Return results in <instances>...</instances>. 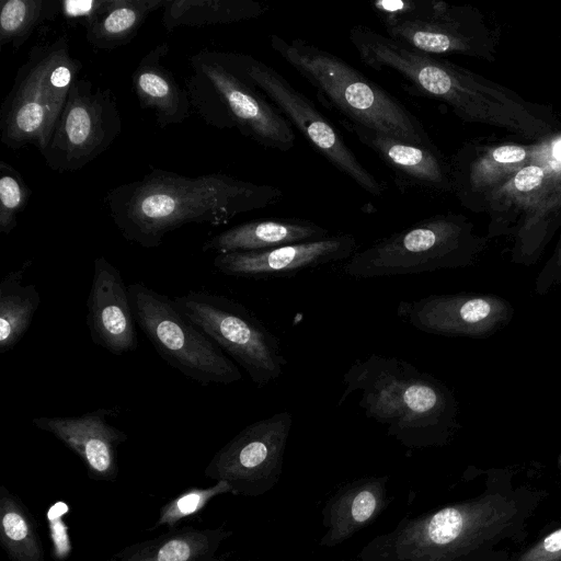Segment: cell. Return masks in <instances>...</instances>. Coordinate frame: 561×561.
<instances>
[{"mask_svg":"<svg viewBox=\"0 0 561 561\" xmlns=\"http://www.w3.org/2000/svg\"><path fill=\"white\" fill-rule=\"evenodd\" d=\"M283 194L274 185L224 173L186 176L154 169L110 190L104 203L125 240L154 249L185 225L222 226L240 214L275 205Z\"/></svg>","mask_w":561,"mask_h":561,"instance_id":"cell-1","label":"cell"},{"mask_svg":"<svg viewBox=\"0 0 561 561\" xmlns=\"http://www.w3.org/2000/svg\"><path fill=\"white\" fill-rule=\"evenodd\" d=\"M341 407L352 393L365 415L409 448L446 445L459 428L458 402L433 375L396 356L369 354L343 375Z\"/></svg>","mask_w":561,"mask_h":561,"instance_id":"cell-2","label":"cell"},{"mask_svg":"<svg viewBox=\"0 0 561 561\" xmlns=\"http://www.w3.org/2000/svg\"><path fill=\"white\" fill-rule=\"evenodd\" d=\"M516 503L502 494L482 495L413 518L370 540L358 561H470L517 516Z\"/></svg>","mask_w":561,"mask_h":561,"instance_id":"cell-3","label":"cell"},{"mask_svg":"<svg viewBox=\"0 0 561 561\" xmlns=\"http://www.w3.org/2000/svg\"><path fill=\"white\" fill-rule=\"evenodd\" d=\"M270 44L341 117L403 141L435 147L421 121L403 103L344 59L301 38L272 34Z\"/></svg>","mask_w":561,"mask_h":561,"instance_id":"cell-4","label":"cell"},{"mask_svg":"<svg viewBox=\"0 0 561 561\" xmlns=\"http://www.w3.org/2000/svg\"><path fill=\"white\" fill-rule=\"evenodd\" d=\"M192 107L209 126L238 129L264 148L289 151L296 134L288 119L247 75L241 53L205 49L190 59Z\"/></svg>","mask_w":561,"mask_h":561,"instance_id":"cell-5","label":"cell"},{"mask_svg":"<svg viewBox=\"0 0 561 561\" xmlns=\"http://www.w3.org/2000/svg\"><path fill=\"white\" fill-rule=\"evenodd\" d=\"M82 64L66 37L34 45L0 108V140L12 150L47 147Z\"/></svg>","mask_w":561,"mask_h":561,"instance_id":"cell-6","label":"cell"},{"mask_svg":"<svg viewBox=\"0 0 561 561\" xmlns=\"http://www.w3.org/2000/svg\"><path fill=\"white\" fill-rule=\"evenodd\" d=\"M483 247L465 219L436 215L356 251L343 270L355 278H375L468 267Z\"/></svg>","mask_w":561,"mask_h":561,"instance_id":"cell-7","label":"cell"},{"mask_svg":"<svg viewBox=\"0 0 561 561\" xmlns=\"http://www.w3.org/2000/svg\"><path fill=\"white\" fill-rule=\"evenodd\" d=\"M136 323L159 356L190 379L208 386L241 380L239 367L176 308L144 283L128 285Z\"/></svg>","mask_w":561,"mask_h":561,"instance_id":"cell-8","label":"cell"},{"mask_svg":"<svg viewBox=\"0 0 561 561\" xmlns=\"http://www.w3.org/2000/svg\"><path fill=\"white\" fill-rule=\"evenodd\" d=\"M180 312L263 387L283 374L279 339L244 305L227 296L188 291L176 296Z\"/></svg>","mask_w":561,"mask_h":561,"instance_id":"cell-9","label":"cell"},{"mask_svg":"<svg viewBox=\"0 0 561 561\" xmlns=\"http://www.w3.org/2000/svg\"><path fill=\"white\" fill-rule=\"evenodd\" d=\"M348 37L367 67L400 75L415 92L446 102L462 118L481 116L480 87L468 71L366 25L353 26Z\"/></svg>","mask_w":561,"mask_h":561,"instance_id":"cell-10","label":"cell"},{"mask_svg":"<svg viewBox=\"0 0 561 561\" xmlns=\"http://www.w3.org/2000/svg\"><path fill=\"white\" fill-rule=\"evenodd\" d=\"M123 123L114 94L77 78L67 96L49 142L42 153L46 165L56 172L82 169L116 140Z\"/></svg>","mask_w":561,"mask_h":561,"instance_id":"cell-11","label":"cell"},{"mask_svg":"<svg viewBox=\"0 0 561 561\" xmlns=\"http://www.w3.org/2000/svg\"><path fill=\"white\" fill-rule=\"evenodd\" d=\"M241 60L249 78L314 150L368 194L378 197L385 193L386 184L359 162L340 131L310 99L263 61L242 53Z\"/></svg>","mask_w":561,"mask_h":561,"instance_id":"cell-12","label":"cell"},{"mask_svg":"<svg viewBox=\"0 0 561 561\" xmlns=\"http://www.w3.org/2000/svg\"><path fill=\"white\" fill-rule=\"evenodd\" d=\"M293 426L288 411L247 425L211 458L204 474L226 481L234 495L259 496L278 482Z\"/></svg>","mask_w":561,"mask_h":561,"instance_id":"cell-13","label":"cell"},{"mask_svg":"<svg viewBox=\"0 0 561 561\" xmlns=\"http://www.w3.org/2000/svg\"><path fill=\"white\" fill-rule=\"evenodd\" d=\"M510 301L494 294H431L401 300L397 314L414 329L448 337L488 339L513 319Z\"/></svg>","mask_w":561,"mask_h":561,"instance_id":"cell-14","label":"cell"},{"mask_svg":"<svg viewBox=\"0 0 561 561\" xmlns=\"http://www.w3.org/2000/svg\"><path fill=\"white\" fill-rule=\"evenodd\" d=\"M356 251V238L351 233H339L316 241L267 250L216 254L214 266L220 273L232 277L280 278L328 263L347 260Z\"/></svg>","mask_w":561,"mask_h":561,"instance_id":"cell-15","label":"cell"},{"mask_svg":"<svg viewBox=\"0 0 561 561\" xmlns=\"http://www.w3.org/2000/svg\"><path fill=\"white\" fill-rule=\"evenodd\" d=\"M87 327L92 342L113 355L137 348L136 320L119 270L104 256L93 261V277L87 299Z\"/></svg>","mask_w":561,"mask_h":561,"instance_id":"cell-16","label":"cell"},{"mask_svg":"<svg viewBox=\"0 0 561 561\" xmlns=\"http://www.w3.org/2000/svg\"><path fill=\"white\" fill-rule=\"evenodd\" d=\"M116 414L115 409L99 408L77 416H38L32 423L72 450L92 480L112 482L118 476V446L128 438L107 422Z\"/></svg>","mask_w":561,"mask_h":561,"instance_id":"cell-17","label":"cell"},{"mask_svg":"<svg viewBox=\"0 0 561 561\" xmlns=\"http://www.w3.org/2000/svg\"><path fill=\"white\" fill-rule=\"evenodd\" d=\"M339 122L380 158L402 190L444 192L453 186L451 173L435 147L403 141L343 117H340Z\"/></svg>","mask_w":561,"mask_h":561,"instance_id":"cell-18","label":"cell"},{"mask_svg":"<svg viewBox=\"0 0 561 561\" xmlns=\"http://www.w3.org/2000/svg\"><path fill=\"white\" fill-rule=\"evenodd\" d=\"M388 477H368L340 488L322 510V547H335L371 524L386 508Z\"/></svg>","mask_w":561,"mask_h":561,"instance_id":"cell-19","label":"cell"},{"mask_svg":"<svg viewBox=\"0 0 561 561\" xmlns=\"http://www.w3.org/2000/svg\"><path fill=\"white\" fill-rule=\"evenodd\" d=\"M330 236V230L311 220L293 217L264 218L233 226L209 238L204 252L260 251L287 244L316 241Z\"/></svg>","mask_w":561,"mask_h":561,"instance_id":"cell-20","label":"cell"},{"mask_svg":"<svg viewBox=\"0 0 561 561\" xmlns=\"http://www.w3.org/2000/svg\"><path fill=\"white\" fill-rule=\"evenodd\" d=\"M169 50L168 43L157 45L140 59L131 75L139 105L153 112L160 128L183 123L192 108L186 89L162 66Z\"/></svg>","mask_w":561,"mask_h":561,"instance_id":"cell-21","label":"cell"},{"mask_svg":"<svg viewBox=\"0 0 561 561\" xmlns=\"http://www.w3.org/2000/svg\"><path fill=\"white\" fill-rule=\"evenodd\" d=\"M232 535L225 527H181L125 547L106 561H224L222 542Z\"/></svg>","mask_w":561,"mask_h":561,"instance_id":"cell-22","label":"cell"},{"mask_svg":"<svg viewBox=\"0 0 561 561\" xmlns=\"http://www.w3.org/2000/svg\"><path fill=\"white\" fill-rule=\"evenodd\" d=\"M162 10V24L171 32L257 19L270 9L254 0H167Z\"/></svg>","mask_w":561,"mask_h":561,"instance_id":"cell-23","label":"cell"},{"mask_svg":"<svg viewBox=\"0 0 561 561\" xmlns=\"http://www.w3.org/2000/svg\"><path fill=\"white\" fill-rule=\"evenodd\" d=\"M32 264L25 261L20 268L9 272L0 283V354L16 346L27 332L41 305V295L34 284H23L24 273Z\"/></svg>","mask_w":561,"mask_h":561,"instance_id":"cell-24","label":"cell"},{"mask_svg":"<svg viewBox=\"0 0 561 561\" xmlns=\"http://www.w3.org/2000/svg\"><path fill=\"white\" fill-rule=\"evenodd\" d=\"M167 0H112L108 10L85 31L95 49L111 50L131 42L147 16L163 9Z\"/></svg>","mask_w":561,"mask_h":561,"instance_id":"cell-25","label":"cell"},{"mask_svg":"<svg viewBox=\"0 0 561 561\" xmlns=\"http://www.w3.org/2000/svg\"><path fill=\"white\" fill-rule=\"evenodd\" d=\"M0 541L11 561H45L36 519L4 486H0Z\"/></svg>","mask_w":561,"mask_h":561,"instance_id":"cell-26","label":"cell"},{"mask_svg":"<svg viewBox=\"0 0 561 561\" xmlns=\"http://www.w3.org/2000/svg\"><path fill=\"white\" fill-rule=\"evenodd\" d=\"M60 14V0H4L0 9V46L21 47L35 28Z\"/></svg>","mask_w":561,"mask_h":561,"instance_id":"cell-27","label":"cell"},{"mask_svg":"<svg viewBox=\"0 0 561 561\" xmlns=\"http://www.w3.org/2000/svg\"><path fill=\"white\" fill-rule=\"evenodd\" d=\"M225 493H231V488L222 480L209 488L186 489L160 508L154 527L174 529L181 520L201 513L214 497Z\"/></svg>","mask_w":561,"mask_h":561,"instance_id":"cell-28","label":"cell"},{"mask_svg":"<svg viewBox=\"0 0 561 561\" xmlns=\"http://www.w3.org/2000/svg\"><path fill=\"white\" fill-rule=\"evenodd\" d=\"M31 190L22 175L5 161H0V232L11 233L18 216L28 204Z\"/></svg>","mask_w":561,"mask_h":561,"instance_id":"cell-29","label":"cell"},{"mask_svg":"<svg viewBox=\"0 0 561 561\" xmlns=\"http://www.w3.org/2000/svg\"><path fill=\"white\" fill-rule=\"evenodd\" d=\"M112 0H60V15L69 24L85 28L94 24L108 10Z\"/></svg>","mask_w":561,"mask_h":561,"instance_id":"cell-30","label":"cell"},{"mask_svg":"<svg viewBox=\"0 0 561 561\" xmlns=\"http://www.w3.org/2000/svg\"><path fill=\"white\" fill-rule=\"evenodd\" d=\"M68 512V506L58 502L48 511L49 530L51 542L54 543V554L64 560L71 551V545L68 537L67 526L62 522L64 513ZM51 543V545H53Z\"/></svg>","mask_w":561,"mask_h":561,"instance_id":"cell-31","label":"cell"},{"mask_svg":"<svg viewBox=\"0 0 561 561\" xmlns=\"http://www.w3.org/2000/svg\"><path fill=\"white\" fill-rule=\"evenodd\" d=\"M518 561H561V527L526 550Z\"/></svg>","mask_w":561,"mask_h":561,"instance_id":"cell-32","label":"cell"},{"mask_svg":"<svg viewBox=\"0 0 561 561\" xmlns=\"http://www.w3.org/2000/svg\"><path fill=\"white\" fill-rule=\"evenodd\" d=\"M542 179L543 171L540 167L528 165L516 173L513 184L519 192H530L541 184Z\"/></svg>","mask_w":561,"mask_h":561,"instance_id":"cell-33","label":"cell"},{"mask_svg":"<svg viewBox=\"0 0 561 561\" xmlns=\"http://www.w3.org/2000/svg\"><path fill=\"white\" fill-rule=\"evenodd\" d=\"M492 159L497 163H517L526 158V151L518 146H502L492 151Z\"/></svg>","mask_w":561,"mask_h":561,"instance_id":"cell-34","label":"cell"},{"mask_svg":"<svg viewBox=\"0 0 561 561\" xmlns=\"http://www.w3.org/2000/svg\"><path fill=\"white\" fill-rule=\"evenodd\" d=\"M553 154L557 159L561 160V140L556 142L553 147Z\"/></svg>","mask_w":561,"mask_h":561,"instance_id":"cell-35","label":"cell"}]
</instances>
